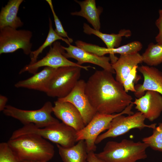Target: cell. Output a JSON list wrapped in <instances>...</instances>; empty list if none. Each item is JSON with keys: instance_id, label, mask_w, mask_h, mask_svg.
<instances>
[{"instance_id": "6da1fadb", "label": "cell", "mask_w": 162, "mask_h": 162, "mask_svg": "<svg viewBox=\"0 0 162 162\" xmlns=\"http://www.w3.org/2000/svg\"><path fill=\"white\" fill-rule=\"evenodd\" d=\"M113 74L104 70H97L86 82V94L97 112L118 113L133 102L132 97Z\"/></svg>"}, {"instance_id": "7a4b0ae2", "label": "cell", "mask_w": 162, "mask_h": 162, "mask_svg": "<svg viewBox=\"0 0 162 162\" xmlns=\"http://www.w3.org/2000/svg\"><path fill=\"white\" fill-rule=\"evenodd\" d=\"M7 142L20 161L47 162L55 154L53 146L36 134L22 135Z\"/></svg>"}, {"instance_id": "3957f363", "label": "cell", "mask_w": 162, "mask_h": 162, "mask_svg": "<svg viewBox=\"0 0 162 162\" xmlns=\"http://www.w3.org/2000/svg\"><path fill=\"white\" fill-rule=\"evenodd\" d=\"M148 147L143 142L124 139L119 142H107L103 151L95 154L105 162H136L147 158Z\"/></svg>"}, {"instance_id": "277c9868", "label": "cell", "mask_w": 162, "mask_h": 162, "mask_svg": "<svg viewBox=\"0 0 162 162\" xmlns=\"http://www.w3.org/2000/svg\"><path fill=\"white\" fill-rule=\"evenodd\" d=\"M76 132L74 128L62 122L42 128L31 124L15 130L10 139L25 134H36L63 147L70 148L77 142Z\"/></svg>"}, {"instance_id": "5b68a950", "label": "cell", "mask_w": 162, "mask_h": 162, "mask_svg": "<svg viewBox=\"0 0 162 162\" xmlns=\"http://www.w3.org/2000/svg\"><path fill=\"white\" fill-rule=\"evenodd\" d=\"M133 105L132 103L123 111L116 114L109 115L97 112L83 129L77 131V141L84 140L88 153L94 152L96 149L95 142L100 134L109 129L111 122L116 117L120 115L133 114L134 113L131 111Z\"/></svg>"}, {"instance_id": "8992f818", "label": "cell", "mask_w": 162, "mask_h": 162, "mask_svg": "<svg viewBox=\"0 0 162 162\" xmlns=\"http://www.w3.org/2000/svg\"><path fill=\"white\" fill-rule=\"evenodd\" d=\"M53 107L50 101L46 102L40 109L26 110L20 109L10 105H7L3 111L6 116L14 118L24 125L31 124L39 128H44L59 122L53 117Z\"/></svg>"}, {"instance_id": "52a82bcc", "label": "cell", "mask_w": 162, "mask_h": 162, "mask_svg": "<svg viewBox=\"0 0 162 162\" xmlns=\"http://www.w3.org/2000/svg\"><path fill=\"white\" fill-rule=\"evenodd\" d=\"M82 69L68 66L57 68L45 93L50 97L64 98L72 90L80 76Z\"/></svg>"}, {"instance_id": "ba28073f", "label": "cell", "mask_w": 162, "mask_h": 162, "mask_svg": "<svg viewBox=\"0 0 162 162\" xmlns=\"http://www.w3.org/2000/svg\"><path fill=\"white\" fill-rule=\"evenodd\" d=\"M123 115H119L112 119L107 130L98 137L95 144H98L107 138L116 137L124 134L133 129L141 130L148 128L153 129L156 127L155 123L150 125L145 124V118L139 111L127 116Z\"/></svg>"}, {"instance_id": "9c48e42d", "label": "cell", "mask_w": 162, "mask_h": 162, "mask_svg": "<svg viewBox=\"0 0 162 162\" xmlns=\"http://www.w3.org/2000/svg\"><path fill=\"white\" fill-rule=\"evenodd\" d=\"M32 32L25 29L17 30L9 27L0 29V54L12 53L22 49L26 55L32 52Z\"/></svg>"}, {"instance_id": "30bf717a", "label": "cell", "mask_w": 162, "mask_h": 162, "mask_svg": "<svg viewBox=\"0 0 162 162\" xmlns=\"http://www.w3.org/2000/svg\"><path fill=\"white\" fill-rule=\"evenodd\" d=\"M65 50L61 43L56 41L50 46V49L46 56L41 59L32 64H28L25 66L20 71V74L25 72L34 74L37 72L40 67H48L57 69L59 68L73 66L78 67L82 69L88 70L91 66L80 65L72 62L67 58L64 55Z\"/></svg>"}, {"instance_id": "8fae6325", "label": "cell", "mask_w": 162, "mask_h": 162, "mask_svg": "<svg viewBox=\"0 0 162 162\" xmlns=\"http://www.w3.org/2000/svg\"><path fill=\"white\" fill-rule=\"evenodd\" d=\"M86 82L80 80L71 92L65 97L58 100L70 102L74 105L81 113L85 126L97 113L91 105L85 93Z\"/></svg>"}, {"instance_id": "7c38bea8", "label": "cell", "mask_w": 162, "mask_h": 162, "mask_svg": "<svg viewBox=\"0 0 162 162\" xmlns=\"http://www.w3.org/2000/svg\"><path fill=\"white\" fill-rule=\"evenodd\" d=\"M132 103L135 109L151 122L159 118L162 112V95L156 92L147 91Z\"/></svg>"}, {"instance_id": "4fadbf2b", "label": "cell", "mask_w": 162, "mask_h": 162, "mask_svg": "<svg viewBox=\"0 0 162 162\" xmlns=\"http://www.w3.org/2000/svg\"><path fill=\"white\" fill-rule=\"evenodd\" d=\"M67 47L62 46L65 52L64 55L67 58H71L77 61L80 65L84 63H90L98 65L106 70L115 74L111 64L110 63V57L99 56L94 54L87 52L76 46L68 45Z\"/></svg>"}, {"instance_id": "5bb4252c", "label": "cell", "mask_w": 162, "mask_h": 162, "mask_svg": "<svg viewBox=\"0 0 162 162\" xmlns=\"http://www.w3.org/2000/svg\"><path fill=\"white\" fill-rule=\"evenodd\" d=\"M137 70L142 74L143 82L142 84L135 86V96L137 98L143 96L146 92L152 91L162 95V72L157 68L148 65L138 67Z\"/></svg>"}, {"instance_id": "9a60e30c", "label": "cell", "mask_w": 162, "mask_h": 162, "mask_svg": "<svg viewBox=\"0 0 162 162\" xmlns=\"http://www.w3.org/2000/svg\"><path fill=\"white\" fill-rule=\"evenodd\" d=\"M53 112L62 122L73 128L77 131L82 130L85 126L80 111L70 102L57 100L54 102Z\"/></svg>"}, {"instance_id": "2e32d148", "label": "cell", "mask_w": 162, "mask_h": 162, "mask_svg": "<svg viewBox=\"0 0 162 162\" xmlns=\"http://www.w3.org/2000/svg\"><path fill=\"white\" fill-rule=\"evenodd\" d=\"M56 69L44 67L32 76L16 82L14 86L46 92L50 81Z\"/></svg>"}, {"instance_id": "e0dca14e", "label": "cell", "mask_w": 162, "mask_h": 162, "mask_svg": "<svg viewBox=\"0 0 162 162\" xmlns=\"http://www.w3.org/2000/svg\"><path fill=\"white\" fill-rule=\"evenodd\" d=\"M142 62V56L139 53L120 55L117 61L111 64L116 74V80L122 85L133 68Z\"/></svg>"}, {"instance_id": "ac0fdd59", "label": "cell", "mask_w": 162, "mask_h": 162, "mask_svg": "<svg viewBox=\"0 0 162 162\" xmlns=\"http://www.w3.org/2000/svg\"><path fill=\"white\" fill-rule=\"evenodd\" d=\"M23 0H10L2 7L0 12V29L9 27L17 29L23 25L17 14L19 7Z\"/></svg>"}, {"instance_id": "d6986e66", "label": "cell", "mask_w": 162, "mask_h": 162, "mask_svg": "<svg viewBox=\"0 0 162 162\" xmlns=\"http://www.w3.org/2000/svg\"><path fill=\"white\" fill-rule=\"evenodd\" d=\"M75 1L79 4L81 10L79 11L71 12L70 14L84 18L91 24L94 29L100 31L101 27L100 17L103 12V8L100 6L97 7L95 0Z\"/></svg>"}, {"instance_id": "ffe728a7", "label": "cell", "mask_w": 162, "mask_h": 162, "mask_svg": "<svg viewBox=\"0 0 162 162\" xmlns=\"http://www.w3.org/2000/svg\"><path fill=\"white\" fill-rule=\"evenodd\" d=\"M83 31L88 34L94 35L100 38L106 44L107 48L110 50L119 47L123 37H129L132 33L129 29H122L120 30L117 34H107L101 32L91 27L86 23L83 25Z\"/></svg>"}, {"instance_id": "44dd1931", "label": "cell", "mask_w": 162, "mask_h": 162, "mask_svg": "<svg viewBox=\"0 0 162 162\" xmlns=\"http://www.w3.org/2000/svg\"><path fill=\"white\" fill-rule=\"evenodd\" d=\"M59 154L63 162H87L88 152L84 140L73 146L65 148L57 144Z\"/></svg>"}, {"instance_id": "7402d4cb", "label": "cell", "mask_w": 162, "mask_h": 162, "mask_svg": "<svg viewBox=\"0 0 162 162\" xmlns=\"http://www.w3.org/2000/svg\"><path fill=\"white\" fill-rule=\"evenodd\" d=\"M49 30L46 38L43 44L36 50L32 51L30 54L31 59L29 64H33L37 61L38 56L43 50L48 46H51L57 40H61L66 43L68 45L70 42L67 38H65L59 36L54 30L52 21L50 17L49 18Z\"/></svg>"}, {"instance_id": "603a6c76", "label": "cell", "mask_w": 162, "mask_h": 162, "mask_svg": "<svg viewBox=\"0 0 162 162\" xmlns=\"http://www.w3.org/2000/svg\"><path fill=\"white\" fill-rule=\"evenodd\" d=\"M143 62L153 67L162 63V44L150 43L142 55Z\"/></svg>"}, {"instance_id": "cb8c5ba5", "label": "cell", "mask_w": 162, "mask_h": 162, "mask_svg": "<svg viewBox=\"0 0 162 162\" xmlns=\"http://www.w3.org/2000/svg\"><path fill=\"white\" fill-rule=\"evenodd\" d=\"M142 43L138 41H135L126 44L110 50L107 48V53L110 54L111 64L116 62L118 58L115 55L118 53L120 55L132 54L138 53L142 49Z\"/></svg>"}, {"instance_id": "d4e9b609", "label": "cell", "mask_w": 162, "mask_h": 162, "mask_svg": "<svg viewBox=\"0 0 162 162\" xmlns=\"http://www.w3.org/2000/svg\"><path fill=\"white\" fill-rule=\"evenodd\" d=\"M153 130L152 134L143 138L142 142L153 150L162 152V122Z\"/></svg>"}, {"instance_id": "484cf974", "label": "cell", "mask_w": 162, "mask_h": 162, "mask_svg": "<svg viewBox=\"0 0 162 162\" xmlns=\"http://www.w3.org/2000/svg\"><path fill=\"white\" fill-rule=\"evenodd\" d=\"M0 162H20L7 142L0 143Z\"/></svg>"}, {"instance_id": "4316f807", "label": "cell", "mask_w": 162, "mask_h": 162, "mask_svg": "<svg viewBox=\"0 0 162 162\" xmlns=\"http://www.w3.org/2000/svg\"><path fill=\"white\" fill-rule=\"evenodd\" d=\"M138 68V66H136L133 68L123 83L124 89L127 92L128 91L134 93L136 92L134 84L141 78L137 73Z\"/></svg>"}, {"instance_id": "83f0119b", "label": "cell", "mask_w": 162, "mask_h": 162, "mask_svg": "<svg viewBox=\"0 0 162 162\" xmlns=\"http://www.w3.org/2000/svg\"><path fill=\"white\" fill-rule=\"evenodd\" d=\"M46 1L49 4L52 13L56 27L55 31L59 36L64 38H67L70 43H72L73 41V40L71 38L68 37L67 32L64 29L61 22L55 12L52 1L51 0H46Z\"/></svg>"}, {"instance_id": "f1b7e54d", "label": "cell", "mask_w": 162, "mask_h": 162, "mask_svg": "<svg viewBox=\"0 0 162 162\" xmlns=\"http://www.w3.org/2000/svg\"><path fill=\"white\" fill-rule=\"evenodd\" d=\"M159 16L155 21V25L159 30V32L155 38L157 43L162 44V9L159 10Z\"/></svg>"}, {"instance_id": "f546056e", "label": "cell", "mask_w": 162, "mask_h": 162, "mask_svg": "<svg viewBox=\"0 0 162 162\" xmlns=\"http://www.w3.org/2000/svg\"><path fill=\"white\" fill-rule=\"evenodd\" d=\"M87 161V162H105L97 157L94 152H90L88 153Z\"/></svg>"}, {"instance_id": "4dcf8cb0", "label": "cell", "mask_w": 162, "mask_h": 162, "mask_svg": "<svg viewBox=\"0 0 162 162\" xmlns=\"http://www.w3.org/2000/svg\"><path fill=\"white\" fill-rule=\"evenodd\" d=\"M8 99L5 96L0 95V111H3L6 106Z\"/></svg>"}, {"instance_id": "1f68e13d", "label": "cell", "mask_w": 162, "mask_h": 162, "mask_svg": "<svg viewBox=\"0 0 162 162\" xmlns=\"http://www.w3.org/2000/svg\"><path fill=\"white\" fill-rule=\"evenodd\" d=\"M20 162H38L30 161H20Z\"/></svg>"}]
</instances>
